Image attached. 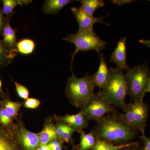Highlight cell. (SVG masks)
Segmentation results:
<instances>
[{"instance_id": "6da1fadb", "label": "cell", "mask_w": 150, "mask_h": 150, "mask_svg": "<svg viewBox=\"0 0 150 150\" xmlns=\"http://www.w3.org/2000/svg\"><path fill=\"white\" fill-rule=\"evenodd\" d=\"M97 139L115 145L130 143L139 132L118 116V113L107 114L97 121L91 130Z\"/></svg>"}, {"instance_id": "7a4b0ae2", "label": "cell", "mask_w": 150, "mask_h": 150, "mask_svg": "<svg viewBox=\"0 0 150 150\" xmlns=\"http://www.w3.org/2000/svg\"><path fill=\"white\" fill-rule=\"evenodd\" d=\"M109 71L110 77L107 84L98 93L113 106L123 110L126 105V96L128 94L125 74L117 68H110Z\"/></svg>"}, {"instance_id": "3957f363", "label": "cell", "mask_w": 150, "mask_h": 150, "mask_svg": "<svg viewBox=\"0 0 150 150\" xmlns=\"http://www.w3.org/2000/svg\"><path fill=\"white\" fill-rule=\"evenodd\" d=\"M95 86L92 76L86 75L83 77L78 78L73 74L67 81L66 95L74 106L81 108L95 93Z\"/></svg>"}, {"instance_id": "277c9868", "label": "cell", "mask_w": 150, "mask_h": 150, "mask_svg": "<svg viewBox=\"0 0 150 150\" xmlns=\"http://www.w3.org/2000/svg\"><path fill=\"white\" fill-rule=\"evenodd\" d=\"M125 79L128 94L131 100H144L150 81V71L145 64L138 65L127 70Z\"/></svg>"}, {"instance_id": "5b68a950", "label": "cell", "mask_w": 150, "mask_h": 150, "mask_svg": "<svg viewBox=\"0 0 150 150\" xmlns=\"http://www.w3.org/2000/svg\"><path fill=\"white\" fill-rule=\"evenodd\" d=\"M63 40L68 43L74 44L76 47L74 52L71 55V69L72 71L73 61L76 54L79 51H87L95 50L98 53L105 49L106 42L102 40L95 32L94 30H81L74 34H69Z\"/></svg>"}, {"instance_id": "8992f818", "label": "cell", "mask_w": 150, "mask_h": 150, "mask_svg": "<svg viewBox=\"0 0 150 150\" xmlns=\"http://www.w3.org/2000/svg\"><path fill=\"white\" fill-rule=\"evenodd\" d=\"M149 110V105L144 100H139L126 104L123 110L124 112L118 113V116L139 133L145 135Z\"/></svg>"}, {"instance_id": "52a82bcc", "label": "cell", "mask_w": 150, "mask_h": 150, "mask_svg": "<svg viewBox=\"0 0 150 150\" xmlns=\"http://www.w3.org/2000/svg\"><path fill=\"white\" fill-rule=\"evenodd\" d=\"M81 112L89 121H98L105 114L117 113L116 108L99 93H95L88 102L81 108Z\"/></svg>"}, {"instance_id": "ba28073f", "label": "cell", "mask_w": 150, "mask_h": 150, "mask_svg": "<svg viewBox=\"0 0 150 150\" xmlns=\"http://www.w3.org/2000/svg\"><path fill=\"white\" fill-rule=\"evenodd\" d=\"M71 10L79 23V30H93L94 24L96 23H101L107 25H109L108 23L103 21L104 16L94 17L93 16L89 15L86 13L80 7H73L71 8Z\"/></svg>"}, {"instance_id": "9c48e42d", "label": "cell", "mask_w": 150, "mask_h": 150, "mask_svg": "<svg viewBox=\"0 0 150 150\" xmlns=\"http://www.w3.org/2000/svg\"><path fill=\"white\" fill-rule=\"evenodd\" d=\"M16 135L20 145L25 150H38L40 146L39 134L30 132L22 125L17 130Z\"/></svg>"}, {"instance_id": "30bf717a", "label": "cell", "mask_w": 150, "mask_h": 150, "mask_svg": "<svg viewBox=\"0 0 150 150\" xmlns=\"http://www.w3.org/2000/svg\"><path fill=\"white\" fill-rule=\"evenodd\" d=\"M126 38H121L117 43L115 50L110 56V62L115 63L117 69L123 71L129 69L127 64Z\"/></svg>"}, {"instance_id": "8fae6325", "label": "cell", "mask_w": 150, "mask_h": 150, "mask_svg": "<svg viewBox=\"0 0 150 150\" xmlns=\"http://www.w3.org/2000/svg\"><path fill=\"white\" fill-rule=\"evenodd\" d=\"M99 54L100 61L99 67L97 71L92 76V79L95 86H97L100 90L107 84L110 77V71L108 68L104 54L103 53Z\"/></svg>"}, {"instance_id": "7c38bea8", "label": "cell", "mask_w": 150, "mask_h": 150, "mask_svg": "<svg viewBox=\"0 0 150 150\" xmlns=\"http://www.w3.org/2000/svg\"><path fill=\"white\" fill-rule=\"evenodd\" d=\"M12 15L13 14L9 17L4 28L2 41L5 46L10 51L17 55L18 52L16 48V29H13L10 24V20Z\"/></svg>"}, {"instance_id": "4fadbf2b", "label": "cell", "mask_w": 150, "mask_h": 150, "mask_svg": "<svg viewBox=\"0 0 150 150\" xmlns=\"http://www.w3.org/2000/svg\"><path fill=\"white\" fill-rule=\"evenodd\" d=\"M60 121L77 130L79 132L82 131L88 126L89 121L82 112L80 111L76 114H67L60 118Z\"/></svg>"}, {"instance_id": "5bb4252c", "label": "cell", "mask_w": 150, "mask_h": 150, "mask_svg": "<svg viewBox=\"0 0 150 150\" xmlns=\"http://www.w3.org/2000/svg\"><path fill=\"white\" fill-rule=\"evenodd\" d=\"M0 150H18L13 134L0 123Z\"/></svg>"}, {"instance_id": "9a60e30c", "label": "cell", "mask_w": 150, "mask_h": 150, "mask_svg": "<svg viewBox=\"0 0 150 150\" xmlns=\"http://www.w3.org/2000/svg\"><path fill=\"white\" fill-rule=\"evenodd\" d=\"M73 1L71 0H47L43 4V12L47 14H56Z\"/></svg>"}, {"instance_id": "2e32d148", "label": "cell", "mask_w": 150, "mask_h": 150, "mask_svg": "<svg viewBox=\"0 0 150 150\" xmlns=\"http://www.w3.org/2000/svg\"><path fill=\"white\" fill-rule=\"evenodd\" d=\"M38 134L40 145L48 144L50 142L58 138L56 128L51 123H47Z\"/></svg>"}, {"instance_id": "e0dca14e", "label": "cell", "mask_w": 150, "mask_h": 150, "mask_svg": "<svg viewBox=\"0 0 150 150\" xmlns=\"http://www.w3.org/2000/svg\"><path fill=\"white\" fill-rule=\"evenodd\" d=\"M136 142H131L122 145H115L105 140L97 139L94 146L90 150H121L132 146Z\"/></svg>"}, {"instance_id": "ac0fdd59", "label": "cell", "mask_w": 150, "mask_h": 150, "mask_svg": "<svg viewBox=\"0 0 150 150\" xmlns=\"http://www.w3.org/2000/svg\"><path fill=\"white\" fill-rule=\"evenodd\" d=\"M81 8L89 15L93 16L95 12L104 6L105 2L102 0H81Z\"/></svg>"}, {"instance_id": "d6986e66", "label": "cell", "mask_w": 150, "mask_h": 150, "mask_svg": "<svg viewBox=\"0 0 150 150\" xmlns=\"http://www.w3.org/2000/svg\"><path fill=\"white\" fill-rule=\"evenodd\" d=\"M80 150H90L93 149L96 144L97 138L93 132L91 131L88 134L83 131L80 132Z\"/></svg>"}, {"instance_id": "ffe728a7", "label": "cell", "mask_w": 150, "mask_h": 150, "mask_svg": "<svg viewBox=\"0 0 150 150\" xmlns=\"http://www.w3.org/2000/svg\"><path fill=\"white\" fill-rule=\"evenodd\" d=\"M2 11L4 14L7 16H9L13 13V10L17 6L20 5L22 6L27 5L33 1L30 0H2Z\"/></svg>"}, {"instance_id": "44dd1931", "label": "cell", "mask_w": 150, "mask_h": 150, "mask_svg": "<svg viewBox=\"0 0 150 150\" xmlns=\"http://www.w3.org/2000/svg\"><path fill=\"white\" fill-rule=\"evenodd\" d=\"M16 55L12 53L6 47L2 40H0V69L10 64Z\"/></svg>"}, {"instance_id": "7402d4cb", "label": "cell", "mask_w": 150, "mask_h": 150, "mask_svg": "<svg viewBox=\"0 0 150 150\" xmlns=\"http://www.w3.org/2000/svg\"><path fill=\"white\" fill-rule=\"evenodd\" d=\"M35 42L31 39L25 38L20 40L17 43L18 52L24 55H29L33 53L35 48Z\"/></svg>"}, {"instance_id": "603a6c76", "label": "cell", "mask_w": 150, "mask_h": 150, "mask_svg": "<svg viewBox=\"0 0 150 150\" xmlns=\"http://www.w3.org/2000/svg\"><path fill=\"white\" fill-rule=\"evenodd\" d=\"M21 106V103H20L13 102L10 100H5L3 105L13 118L17 116L18 112Z\"/></svg>"}, {"instance_id": "cb8c5ba5", "label": "cell", "mask_w": 150, "mask_h": 150, "mask_svg": "<svg viewBox=\"0 0 150 150\" xmlns=\"http://www.w3.org/2000/svg\"><path fill=\"white\" fill-rule=\"evenodd\" d=\"M13 118L3 106L0 107V123L4 127H8L11 125Z\"/></svg>"}, {"instance_id": "d4e9b609", "label": "cell", "mask_w": 150, "mask_h": 150, "mask_svg": "<svg viewBox=\"0 0 150 150\" xmlns=\"http://www.w3.org/2000/svg\"><path fill=\"white\" fill-rule=\"evenodd\" d=\"M16 90L19 97L24 100L28 98L29 91L26 88L17 82H15Z\"/></svg>"}, {"instance_id": "484cf974", "label": "cell", "mask_w": 150, "mask_h": 150, "mask_svg": "<svg viewBox=\"0 0 150 150\" xmlns=\"http://www.w3.org/2000/svg\"><path fill=\"white\" fill-rule=\"evenodd\" d=\"M40 104L39 100L34 98H28L24 103L25 107L30 109H35L39 106Z\"/></svg>"}, {"instance_id": "4316f807", "label": "cell", "mask_w": 150, "mask_h": 150, "mask_svg": "<svg viewBox=\"0 0 150 150\" xmlns=\"http://www.w3.org/2000/svg\"><path fill=\"white\" fill-rule=\"evenodd\" d=\"M11 15L9 16H7L6 18H5L4 14L3 12L2 9L1 8V5H0V36L2 35L3 31L5 25L9 18Z\"/></svg>"}, {"instance_id": "83f0119b", "label": "cell", "mask_w": 150, "mask_h": 150, "mask_svg": "<svg viewBox=\"0 0 150 150\" xmlns=\"http://www.w3.org/2000/svg\"><path fill=\"white\" fill-rule=\"evenodd\" d=\"M48 145L52 150H62V143L60 140H54Z\"/></svg>"}, {"instance_id": "f1b7e54d", "label": "cell", "mask_w": 150, "mask_h": 150, "mask_svg": "<svg viewBox=\"0 0 150 150\" xmlns=\"http://www.w3.org/2000/svg\"><path fill=\"white\" fill-rule=\"evenodd\" d=\"M140 138L143 143V150H150V138L142 135Z\"/></svg>"}, {"instance_id": "f546056e", "label": "cell", "mask_w": 150, "mask_h": 150, "mask_svg": "<svg viewBox=\"0 0 150 150\" xmlns=\"http://www.w3.org/2000/svg\"><path fill=\"white\" fill-rule=\"evenodd\" d=\"M133 1H131V0H113V1H110V2L112 4L118 6L123 5L129 4V3L132 2Z\"/></svg>"}, {"instance_id": "4dcf8cb0", "label": "cell", "mask_w": 150, "mask_h": 150, "mask_svg": "<svg viewBox=\"0 0 150 150\" xmlns=\"http://www.w3.org/2000/svg\"><path fill=\"white\" fill-rule=\"evenodd\" d=\"M121 150H143V148L140 146L139 143L136 142L134 144Z\"/></svg>"}, {"instance_id": "1f68e13d", "label": "cell", "mask_w": 150, "mask_h": 150, "mask_svg": "<svg viewBox=\"0 0 150 150\" xmlns=\"http://www.w3.org/2000/svg\"><path fill=\"white\" fill-rule=\"evenodd\" d=\"M140 43H142L144 46H147L148 48H150V40H141L139 41Z\"/></svg>"}, {"instance_id": "d6a6232c", "label": "cell", "mask_w": 150, "mask_h": 150, "mask_svg": "<svg viewBox=\"0 0 150 150\" xmlns=\"http://www.w3.org/2000/svg\"><path fill=\"white\" fill-rule=\"evenodd\" d=\"M38 150H52L48 144L40 145Z\"/></svg>"}, {"instance_id": "836d02e7", "label": "cell", "mask_w": 150, "mask_h": 150, "mask_svg": "<svg viewBox=\"0 0 150 150\" xmlns=\"http://www.w3.org/2000/svg\"><path fill=\"white\" fill-rule=\"evenodd\" d=\"M147 92H150V81L149 85H148L146 91V93Z\"/></svg>"}, {"instance_id": "e575fe53", "label": "cell", "mask_w": 150, "mask_h": 150, "mask_svg": "<svg viewBox=\"0 0 150 150\" xmlns=\"http://www.w3.org/2000/svg\"><path fill=\"white\" fill-rule=\"evenodd\" d=\"M0 92L1 93H3L2 89V82L1 79H0Z\"/></svg>"}, {"instance_id": "d590c367", "label": "cell", "mask_w": 150, "mask_h": 150, "mask_svg": "<svg viewBox=\"0 0 150 150\" xmlns=\"http://www.w3.org/2000/svg\"><path fill=\"white\" fill-rule=\"evenodd\" d=\"M71 150H80L79 147V146H77L76 147L73 148Z\"/></svg>"}, {"instance_id": "8d00e7d4", "label": "cell", "mask_w": 150, "mask_h": 150, "mask_svg": "<svg viewBox=\"0 0 150 150\" xmlns=\"http://www.w3.org/2000/svg\"></svg>"}]
</instances>
